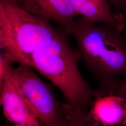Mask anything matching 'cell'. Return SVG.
I'll return each mask as SVG.
<instances>
[{
    "mask_svg": "<svg viewBox=\"0 0 126 126\" xmlns=\"http://www.w3.org/2000/svg\"><path fill=\"white\" fill-rule=\"evenodd\" d=\"M71 35L87 69L99 84L98 92L113 94L126 74V39L115 28L92 23L83 16L75 20Z\"/></svg>",
    "mask_w": 126,
    "mask_h": 126,
    "instance_id": "obj_1",
    "label": "cell"
},
{
    "mask_svg": "<svg viewBox=\"0 0 126 126\" xmlns=\"http://www.w3.org/2000/svg\"><path fill=\"white\" fill-rule=\"evenodd\" d=\"M67 38L63 32L55 37L34 54L31 66L58 88L71 108L89 109L96 90L81 76L78 68L81 54Z\"/></svg>",
    "mask_w": 126,
    "mask_h": 126,
    "instance_id": "obj_2",
    "label": "cell"
},
{
    "mask_svg": "<svg viewBox=\"0 0 126 126\" xmlns=\"http://www.w3.org/2000/svg\"><path fill=\"white\" fill-rule=\"evenodd\" d=\"M62 32L15 0H0V48L11 64L31 66L34 54Z\"/></svg>",
    "mask_w": 126,
    "mask_h": 126,
    "instance_id": "obj_3",
    "label": "cell"
},
{
    "mask_svg": "<svg viewBox=\"0 0 126 126\" xmlns=\"http://www.w3.org/2000/svg\"><path fill=\"white\" fill-rule=\"evenodd\" d=\"M18 64L16 67L9 65V74L41 126H67L74 109L59 102L33 68Z\"/></svg>",
    "mask_w": 126,
    "mask_h": 126,
    "instance_id": "obj_4",
    "label": "cell"
},
{
    "mask_svg": "<svg viewBox=\"0 0 126 126\" xmlns=\"http://www.w3.org/2000/svg\"><path fill=\"white\" fill-rule=\"evenodd\" d=\"M28 12L59 25L66 36L71 35L75 21L78 16L70 0H15Z\"/></svg>",
    "mask_w": 126,
    "mask_h": 126,
    "instance_id": "obj_5",
    "label": "cell"
},
{
    "mask_svg": "<svg viewBox=\"0 0 126 126\" xmlns=\"http://www.w3.org/2000/svg\"><path fill=\"white\" fill-rule=\"evenodd\" d=\"M89 113L95 126L126 124V96L96 90Z\"/></svg>",
    "mask_w": 126,
    "mask_h": 126,
    "instance_id": "obj_6",
    "label": "cell"
},
{
    "mask_svg": "<svg viewBox=\"0 0 126 126\" xmlns=\"http://www.w3.org/2000/svg\"><path fill=\"white\" fill-rule=\"evenodd\" d=\"M8 68L4 82L0 89V104L5 117L16 124L40 123L10 76Z\"/></svg>",
    "mask_w": 126,
    "mask_h": 126,
    "instance_id": "obj_7",
    "label": "cell"
},
{
    "mask_svg": "<svg viewBox=\"0 0 126 126\" xmlns=\"http://www.w3.org/2000/svg\"><path fill=\"white\" fill-rule=\"evenodd\" d=\"M78 16L92 23H103L121 32L125 29L124 15L114 13L108 0H70Z\"/></svg>",
    "mask_w": 126,
    "mask_h": 126,
    "instance_id": "obj_8",
    "label": "cell"
},
{
    "mask_svg": "<svg viewBox=\"0 0 126 126\" xmlns=\"http://www.w3.org/2000/svg\"><path fill=\"white\" fill-rule=\"evenodd\" d=\"M67 126H95L90 117L89 110L85 108L75 109Z\"/></svg>",
    "mask_w": 126,
    "mask_h": 126,
    "instance_id": "obj_9",
    "label": "cell"
},
{
    "mask_svg": "<svg viewBox=\"0 0 126 126\" xmlns=\"http://www.w3.org/2000/svg\"><path fill=\"white\" fill-rule=\"evenodd\" d=\"M11 64L2 53L0 55V89L3 86L7 74L8 66Z\"/></svg>",
    "mask_w": 126,
    "mask_h": 126,
    "instance_id": "obj_10",
    "label": "cell"
},
{
    "mask_svg": "<svg viewBox=\"0 0 126 126\" xmlns=\"http://www.w3.org/2000/svg\"><path fill=\"white\" fill-rule=\"evenodd\" d=\"M110 4L113 7L116 13L126 14V0H108Z\"/></svg>",
    "mask_w": 126,
    "mask_h": 126,
    "instance_id": "obj_11",
    "label": "cell"
},
{
    "mask_svg": "<svg viewBox=\"0 0 126 126\" xmlns=\"http://www.w3.org/2000/svg\"><path fill=\"white\" fill-rule=\"evenodd\" d=\"M113 94L119 96H126V80L119 79Z\"/></svg>",
    "mask_w": 126,
    "mask_h": 126,
    "instance_id": "obj_12",
    "label": "cell"
},
{
    "mask_svg": "<svg viewBox=\"0 0 126 126\" xmlns=\"http://www.w3.org/2000/svg\"><path fill=\"white\" fill-rule=\"evenodd\" d=\"M14 126H41L40 123L31 124H17Z\"/></svg>",
    "mask_w": 126,
    "mask_h": 126,
    "instance_id": "obj_13",
    "label": "cell"
},
{
    "mask_svg": "<svg viewBox=\"0 0 126 126\" xmlns=\"http://www.w3.org/2000/svg\"><path fill=\"white\" fill-rule=\"evenodd\" d=\"M116 126H126V124H124V125H117Z\"/></svg>",
    "mask_w": 126,
    "mask_h": 126,
    "instance_id": "obj_14",
    "label": "cell"
}]
</instances>
